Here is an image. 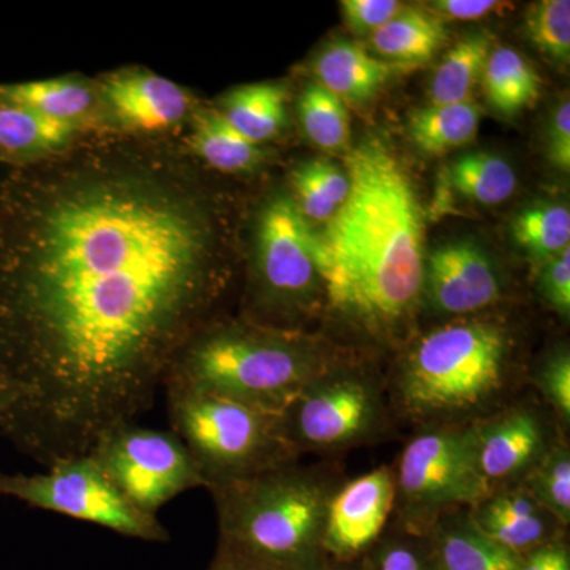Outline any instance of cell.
Here are the masks:
<instances>
[{"mask_svg":"<svg viewBox=\"0 0 570 570\" xmlns=\"http://www.w3.org/2000/svg\"><path fill=\"white\" fill-rule=\"evenodd\" d=\"M381 419L376 389L354 374L325 373L279 414L287 448L340 449L370 436Z\"/></svg>","mask_w":570,"mask_h":570,"instance_id":"cell-10","label":"cell"},{"mask_svg":"<svg viewBox=\"0 0 570 570\" xmlns=\"http://www.w3.org/2000/svg\"><path fill=\"white\" fill-rule=\"evenodd\" d=\"M509 340L501 326L460 322L428 333L407 356L400 377L401 403L415 417H452L501 392Z\"/></svg>","mask_w":570,"mask_h":570,"instance_id":"cell-5","label":"cell"},{"mask_svg":"<svg viewBox=\"0 0 570 570\" xmlns=\"http://www.w3.org/2000/svg\"><path fill=\"white\" fill-rule=\"evenodd\" d=\"M493 51V36L487 31L471 33L445 55L431 81V105L468 102Z\"/></svg>","mask_w":570,"mask_h":570,"instance_id":"cell-24","label":"cell"},{"mask_svg":"<svg viewBox=\"0 0 570 570\" xmlns=\"http://www.w3.org/2000/svg\"><path fill=\"white\" fill-rule=\"evenodd\" d=\"M0 497L97 524L126 538L146 542L170 540L157 517L135 509L91 455L58 461L37 474L0 471Z\"/></svg>","mask_w":570,"mask_h":570,"instance_id":"cell-7","label":"cell"},{"mask_svg":"<svg viewBox=\"0 0 570 570\" xmlns=\"http://www.w3.org/2000/svg\"><path fill=\"white\" fill-rule=\"evenodd\" d=\"M298 108L303 129L314 145L330 153L348 148L351 118L340 97L318 82H311L299 97Z\"/></svg>","mask_w":570,"mask_h":570,"instance_id":"cell-28","label":"cell"},{"mask_svg":"<svg viewBox=\"0 0 570 570\" xmlns=\"http://www.w3.org/2000/svg\"><path fill=\"white\" fill-rule=\"evenodd\" d=\"M549 160L554 168L569 174L570 170V104L561 100L553 118L550 119L549 141H547Z\"/></svg>","mask_w":570,"mask_h":570,"instance_id":"cell-38","label":"cell"},{"mask_svg":"<svg viewBox=\"0 0 570 570\" xmlns=\"http://www.w3.org/2000/svg\"><path fill=\"white\" fill-rule=\"evenodd\" d=\"M219 111L236 132L258 146L275 138L287 122L284 88L272 82L235 89L225 97Z\"/></svg>","mask_w":570,"mask_h":570,"instance_id":"cell-22","label":"cell"},{"mask_svg":"<svg viewBox=\"0 0 570 570\" xmlns=\"http://www.w3.org/2000/svg\"><path fill=\"white\" fill-rule=\"evenodd\" d=\"M524 491L561 524L570 521V453L566 445L547 450L528 472Z\"/></svg>","mask_w":570,"mask_h":570,"instance_id":"cell-30","label":"cell"},{"mask_svg":"<svg viewBox=\"0 0 570 570\" xmlns=\"http://www.w3.org/2000/svg\"><path fill=\"white\" fill-rule=\"evenodd\" d=\"M538 387L560 417L570 420V356L560 351L550 356L538 373Z\"/></svg>","mask_w":570,"mask_h":570,"instance_id":"cell-33","label":"cell"},{"mask_svg":"<svg viewBox=\"0 0 570 570\" xmlns=\"http://www.w3.org/2000/svg\"><path fill=\"white\" fill-rule=\"evenodd\" d=\"M448 41V28L428 10L403 9L371 36V45L385 62L401 67L428 63ZM382 59V61H384Z\"/></svg>","mask_w":570,"mask_h":570,"instance_id":"cell-19","label":"cell"},{"mask_svg":"<svg viewBox=\"0 0 570 570\" xmlns=\"http://www.w3.org/2000/svg\"><path fill=\"white\" fill-rule=\"evenodd\" d=\"M540 295L562 317L570 313V247L540 264Z\"/></svg>","mask_w":570,"mask_h":570,"instance_id":"cell-35","label":"cell"},{"mask_svg":"<svg viewBox=\"0 0 570 570\" xmlns=\"http://www.w3.org/2000/svg\"><path fill=\"white\" fill-rule=\"evenodd\" d=\"M317 82L344 104L363 105L384 88L392 66L374 58L365 48L348 40H336L318 55L314 63Z\"/></svg>","mask_w":570,"mask_h":570,"instance_id":"cell-16","label":"cell"},{"mask_svg":"<svg viewBox=\"0 0 570 570\" xmlns=\"http://www.w3.org/2000/svg\"><path fill=\"white\" fill-rule=\"evenodd\" d=\"M217 549L269 570H326V510L333 491L321 475L291 464L212 490Z\"/></svg>","mask_w":570,"mask_h":570,"instance_id":"cell-3","label":"cell"},{"mask_svg":"<svg viewBox=\"0 0 570 570\" xmlns=\"http://www.w3.org/2000/svg\"><path fill=\"white\" fill-rule=\"evenodd\" d=\"M396 502L390 468H377L333 493L326 510L324 547L328 558L351 562L376 542Z\"/></svg>","mask_w":570,"mask_h":570,"instance_id":"cell-12","label":"cell"},{"mask_svg":"<svg viewBox=\"0 0 570 570\" xmlns=\"http://www.w3.org/2000/svg\"><path fill=\"white\" fill-rule=\"evenodd\" d=\"M396 498L414 527L461 505H479L491 483L479 463L474 428H441L412 439L397 468Z\"/></svg>","mask_w":570,"mask_h":570,"instance_id":"cell-8","label":"cell"},{"mask_svg":"<svg viewBox=\"0 0 570 570\" xmlns=\"http://www.w3.org/2000/svg\"><path fill=\"white\" fill-rule=\"evenodd\" d=\"M475 433L480 469L491 485L530 472L547 452L543 425L528 409H515L475 426Z\"/></svg>","mask_w":570,"mask_h":570,"instance_id":"cell-15","label":"cell"},{"mask_svg":"<svg viewBox=\"0 0 570 570\" xmlns=\"http://www.w3.org/2000/svg\"><path fill=\"white\" fill-rule=\"evenodd\" d=\"M174 433L205 479L206 490L230 485L288 464L294 455L279 430V414L227 397L167 389Z\"/></svg>","mask_w":570,"mask_h":570,"instance_id":"cell-6","label":"cell"},{"mask_svg":"<svg viewBox=\"0 0 570 570\" xmlns=\"http://www.w3.org/2000/svg\"><path fill=\"white\" fill-rule=\"evenodd\" d=\"M135 509L156 517L171 499L206 489L197 464L174 431L130 423L111 431L89 453Z\"/></svg>","mask_w":570,"mask_h":570,"instance_id":"cell-9","label":"cell"},{"mask_svg":"<svg viewBox=\"0 0 570 570\" xmlns=\"http://www.w3.org/2000/svg\"><path fill=\"white\" fill-rule=\"evenodd\" d=\"M434 564L438 570H520L521 554L487 538L468 519L439 535Z\"/></svg>","mask_w":570,"mask_h":570,"instance_id":"cell-25","label":"cell"},{"mask_svg":"<svg viewBox=\"0 0 570 570\" xmlns=\"http://www.w3.org/2000/svg\"><path fill=\"white\" fill-rule=\"evenodd\" d=\"M0 249V433L50 468L151 409L219 291L181 167L86 154L22 181Z\"/></svg>","mask_w":570,"mask_h":570,"instance_id":"cell-1","label":"cell"},{"mask_svg":"<svg viewBox=\"0 0 570 570\" xmlns=\"http://www.w3.org/2000/svg\"><path fill=\"white\" fill-rule=\"evenodd\" d=\"M403 9V3L396 0H343L341 2L344 22L356 36L377 32Z\"/></svg>","mask_w":570,"mask_h":570,"instance_id":"cell-34","label":"cell"},{"mask_svg":"<svg viewBox=\"0 0 570 570\" xmlns=\"http://www.w3.org/2000/svg\"><path fill=\"white\" fill-rule=\"evenodd\" d=\"M190 146L204 163L224 174L254 170L264 160L261 146L236 132L216 110L202 111L195 118Z\"/></svg>","mask_w":570,"mask_h":570,"instance_id":"cell-23","label":"cell"},{"mask_svg":"<svg viewBox=\"0 0 570 570\" xmlns=\"http://www.w3.org/2000/svg\"><path fill=\"white\" fill-rule=\"evenodd\" d=\"M326 570H363V568H362V569H358V568H348V566H347V568H337V569H336V568H328V569H326Z\"/></svg>","mask_w":570,"mask_h":570,"instance_id":"cell-42","label":"cell"},{"mask_svg":"<svg viewBox=\"0 0 570 570\" xmlns=\"http://www.w3.org/2000/svg\"><path fill=\"white\" fill-rule=\"evenodd\" d=\"M508 9H512L510 3L498 0H436L428 7V11L442 21H478Z\"/></svg>","mask_w":570,"mask_h":570,"instance_id":"cell-37","label":"cell"},{"mask_svg":"<svg viewBox=\"0 0 570 570\" xmlns=\"http://www.w3.org/2000/svg\"><path fill=\"white\" fill-rule=\"evenodd\" d=\"M346 174V202L314 230L322 291L341 317L387 335L422 298L425 213L406 167L379 138L351 149Z\"/></svg>","mask_w":570,"mask_h":570,"instance_id":"cell-2","label":"cell"},{"mask_svg":"<svg viewBox=\"0 0 570 570\" xmlns=\"http://www.w3.org/2000/svg\"><path fill=\"white\" fill-rule=\"evenodd\" d=\"M80 127L45 118L17 105L0 104V160L32 164L62 153Z\"/></svg>","mask_w":570,"mask_h":570,"instance_id":"cell-17","label":"cell"},{"mask_svg":"<svg viewBox=\"0 0 570 570\" xmlns=\"http://www.w3.org/2000/svg\"><path fill=\"white\" fill-rule=\"evenodd\" d=\"M100 100L126 129L164 132L186 118L190 99L176 82L151 71H121L100 85Z\"/></svg>","mask_w":570,"mask_h":570,"instance_id":"cell-14","label":"cell"},{"mask_svg":"<svg viewBox=\"0 0 570 570\" xmlns=\"http://www.w3.org/2000/svg\"><path fill=\"white\" fill-rule=\"evenodd\" d=\"M480 85L493 110L508 118L534 107L540 97L538 71L519 51L508 47L491 51Z\"/></svg>","mask_w":570,"mask_h":570,"instance_id":"cell-20","label":"cell"},{"mask_svg":"<svg viewBox=\"0 0 570 570\" xmlns=\"http://www.w3.org/2000/svg\"><path fill=\"white\" fill-rule=\"evenodd\" d=\"M296 208L307 223H328L348 195L346 170L328 160H311L292 171Z\"/></svg>","mask_w":570,"mask_h":570,"instance_id":"cell-27","label":"cell"},{"mask_svg":"<svg viewBox=\"0 0 570 570\" xmlns=\"http://www.w3.org/2000/svg\"><path fill=\"white\" fill-rule=\"evenodd\" d=\"M257 243L258 277L266 303L285 313L313 305L322 291L314 228L294 200L277 197L265 206Z\"/></svg>","mask_w":570,"mask_h":570,"instance_id":"cell-11","label":"cell"},{"mask_svg":"<svg viewBox=\"0 0 570 570\" xmlns=\"http://www.w3.org/2000/svg\"><path fill=\"white\" fill-rule=\"evenodd\" d=\"M520 570H570V553L564 542L546 540L521 554Z\"/></svg>","mask_w":570,"mask_h":570,"instance_id":"cell-39","label":"cell"},{"mask_svg":"<svg viewBox=\"0 0 570 570\" xmlns=\"http://www.w3.org/2000/svg\"><path fill=\"white\" fill-rule=\"evenodd\" d=\"M528 39L551 61L568 66L570 61V2L542 0L527 13Z\"/></svg>","mask_w":570,"mask_h":570,"instance_id":"cell-31","label":"cell"},{"mask_svg":"<svg viewBox=\"0 0 570 570\" xmlns=\"http://www.w3.org/2000/svg\"><path fill=\"white\" fill-rule=\"evenodd\" d=\"M313 344L266 330H200L176 356L165 389L190 390L281 414L328 373Z\"/></svg>","mask_w":570,"mask_h":570,"instance_id":"cell-4","label":"cell"},{"mask_svg":"<svg viewBox=\"0 0 570 570\" xmlns=\"http://www.w3.org/2000/svg\"><path fill=\"white\" fill-rule=\"evenodd\" d=\"M206 570H269L264 566L238 557V554L228 553V551L217 549L216 557L209 568Z\"/></svg>","mask_w":570,"mask_h":570,"instance_id":"cell-40","label":"cell"},{"mask_svg":"<svg viewBox=\"0 0 570 570\" xmlns=\"http://www.w3.org/2000/svg\"><path fill=\"white\" fill-rule=\"evenodd\" d=\"M502 279L489 254L474 243L438 247L425 258L422 296L434 313L464 316L501 298Z\"/></svg>","mask_w":570,"mask_h":570,"instance_id":"cell-13","label":"cell"},{"mask_svg":"<svg viewBox=\"0 0 570 570\" xmlns=\"http://www.w3.org/2000/svg\"><path fill=\"white\" fill-rule=\"evenodd\" d=\"M11 406V392L9 389V384H7L6 379L0 374V422L6 417L7 412Z\"/></svg>","mask_w":570,"mask_h":570,"instance_id":"cell-41","label":"cell"},{"mask_svg":"<svg viewBox=\"0 0 570 570\" xmlns=\"http://www.w3.org/2000/svg\"><path fill=\"white\" fill-rule=\"evenodd\" d=\"M482 115V108L472 100L430 105L412 112L409 134L420 151L442 156L463 148L478 137Z\"/></svg>","mask_w":570,"mask_h":570,"instance_id":"cell-21","label":"cell"},{"mask_svg":"<svg viewBox=\"0 0 570 570\" xmlns=\"http://www.w3.org/2000/svg\"><path fill=\"white\" fill-rule=\"evenodd\" d=\"M469 520L487 538L494 540L499 546L517 554L528 553L540 543L546 542V519L531 521L508 519V517L494 512V510L487 508L483 502H480L479 505H475L474 515Z\"/></svg>","mask_w":570,"mask_h":570,"instance_id":"cell-32","label":"cell"},{"mask_svg":"<svg viewBox=\"0 0 570 570\" xmlns=\"http://www.w3.org/2000/svg\"><path fill=\"white\" fill-rule=\"evenodd\" d=\"M363 570H438L433 558L411 543L393 542L382 547Z\"/></svg>","mask_w":570,"mask_h":570,"instance_id":"cell-36","label":"cell"},{"mask_svg":"<svg viewBox=\"0 0 570 570\" xmlns=\"http://www.w3.org/2000/svg\"><path fill=\"white\" fill-rule=\"evenodd\" d=\"M97 102L99 92L88 82L73 78L0 85V104L17 105L45 118L78 127L92 115Z\"/></svg>","mask_w":570,"mask_h":570,"instance_id":"cell-18","label":"cell"},{"mask_svg":"<svg viewBox=\"0 0 570 570\" xmlns=\"http://www.w3.org/2000/svg\"><path fill=\"white\" fill-rule=\"evenodd\" d=\"M512 234L539 264L550 261L569 247L570 212L568 206L546 204L524 209L512 224Z\"/></svg>","mask_w":570,"mask_h":570,"instance_id":"cell-29","label":"cell"},{"mask_svg":"<svg viewBox=\"0 0 570 570\" xmlns=\"http://www.w3.org/2000/svg\"><path fill=\"white\" fill-rule=\"evenodd\" d=\"M449 181L456 193L480 205L504 204L517 189L512 165L493 153H469L449 167Z\"/></svg>","mask_w":570,"mask_h":570,"instance_id":"cell-26","label":"cell"}]
</instances>
